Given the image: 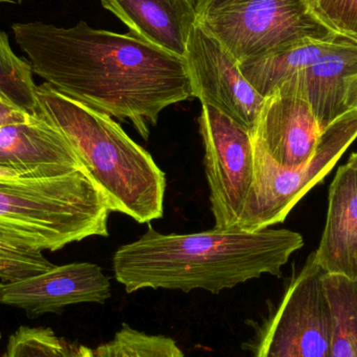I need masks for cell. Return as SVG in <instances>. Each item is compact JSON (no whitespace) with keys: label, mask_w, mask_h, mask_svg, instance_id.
<instances>
[{"label":"cell","mask_w":357,"mask_h":357,"mask_svg":"<svg viewBox=\"0 0 357 357\" xmlns=\"http://www.w3.org/2000/svg\"><path fill=\"white\" fill-rule=\"evenodd\" d=\"M345 107L347 111L357 109V73L348 81L346 87Z\"/></svg>","instance_id":"25"},{"label":"cell","mask_w":357,"mask_h":357,"mask_svg":"<svg viewBox=\"0 0 357 357\" xmlns=\"http://www.w3.org/2000/svg\"><path fill=\"white\" fill-rule=\"evenodd\" d=\"M308 13L328 33L357 44V0H305Z\"/></svg>","instance_id":"21"},{"label":"cell","mask_w":357,"mask_h":357,"mask_svg":"<svg viewBox=\"0 0 357 357\" xmlns=\"http://www.w3.org/2000/svg\"><path fill=\"white\" fill-rule=\"evenodd\" d=\"M54 264L43 252L18 247L0 233V280H20L45 272Z\"/></svg>","instance_id":"22"},{"label":"cell","mask_w":357,"mask_h":357,"mask_svg":"<svg viewBox=\"0 0 357 357\" xmlns=\"http://www.w3.org/2000/svg\"><path fill=\"white\" fill-rule=\"evenodd\" d=\"M2 357H96L93 349L59 337L52 329L22 326L10 335Z\"/></svg>","instance_id":"19"},{"label":"cell","mask_w":357,"mask_h":357,"mask_svg":"<svg viewBox=\"0 0 357 357\" xmlns=\"http://www.w3.org/2000/svg\"><path fill=\"white\" fill-rule=\"evenodd\" d=\"M314 259L325 274L357 280V171L337 169L328 195L326 224Z\"/></svg>","instance_id":"14"},{"label":"cell","mask_w":357,"mask_h":357,"mask_svg":"<svg viewBox=\"0 0 357 357\" xmlns=\"http://www.w3.org/2000/svg\"><path fill=\"white\" fill-rule=\"evenodd\" d=\"M341 39L333 33L324 38H303L239 63V67L250 84L266 98L279 84L312 66Z\"/></svg>","instance_id":"16"},{"label":"cell","mask_w":357,"mask_h":357,"mask_svg":"<svg viewBox=\"0 0 357 357\" xmlns=\"http://www.w3.org/2000/svg\"><path fill=\"white\" fill-rule=\"evenodd\" d=\"M347 165L357 171V152L352 153L351 156L349 157V160H348Z\"/></svg>","instance_id":"26"},{"label":"cell","mask_w":357,"mask_h":357,"mask_svg":"<svg viewBox=\"0 0 357 357\" xmlns=\"http://www.w3.org/2000/svg\"><path fill=\"white\" fill-rule=\"evenodd\" d=\"M31 115L20 107L15 105L0 91V127L8 123H21L26 121Z\"/></svg>","instance_id":"23"},{"label":"cell","mask_w":357,"mask_h":357,"mask_svg":"<svg viewBox=\"0 0 357 357\" xmlns=\"http://www.w3.org/2000/svg\"><path fill=\"white\" fill-rule=\"evenodd\" d=\"M2 1H6V0H0V2H2ZM19 1H21V0H19Z\"/></svg>","instance_id":"27"},{"label":"cell","mask_w":357,"mask_h":357,"mask_svg":"<svg viewBox=\"0 0 357 357\" xmlns=\"http://www.w3.org/2000/svg\"><path fill=\"white\" fill-rule=\"evenodd\" d=\"M303 245V236L289 229L213 227L191 234H161L150 226L115 251L112 266L129 294L144 289L218 294L264 275L280 277Z\"/></svg>","instance_id":"2"},{"label":"cell","mask_w":357,"mask_h":357,"mask_svg":"<svg viewBox=\"0 0 357 357\" xmlns=\"http://www.w3.org/2000/svg\"><path fill=\"white\" fill-rule=\"evenodd\" d=\"M239 0H197V19L210 13L216 12L220 8L231 6Z\"/></svg>","instance_id":"24"},{"label":"cell","mask_w":357,"mask_h":357,"mask_svg":"<svg viewBox=\"0 0 357 357\" xmlns=\"http://www.w3.org/2000/svg\"><path fill=\"white\" fill-rule=\"evenodd\" d=\"M356 73L357 44L343 38L312 66L301 70L308 100L322 131L348 112L346 87Z\"/></svg>","instance_id":"15"},{"label":"cell","mask_w":357,"mask_h":357,"mask_svg":"<svg viewBox=\"0 0 357 357\" xmlns=\"http://www.w3.org/2000/svg\"><path fill=\"white\" fill-rule=\"evenodd\" d=\"M33 75L29 60L13 52L8 36L0 31V91L29 114H37L39 102Z\"/></svg>","instance_id":"18"},{"label":"cell","mask_w":357,"mask_h":357,"mask_svg":"<svg viewBox=\"0 0 357 357\" xmlns=\"http://www.w3.org/2000/svg\"><path fill=\"white\" fill-rule=\"evenodd\" d=\"M322 133L301 71L279 84L264 98L251 130L253 142L284 167L305 165L314 155Z\"/></svg>","instance_id":"10"},{"label":"cell","mask_w":357,"mask_h":357,"mask_svg":"<svg viewBox=\"0 0 357 357\" xmlns=\"http://www.w3.org/2000/svg\"><path fill=\"white\" fill-rule=\"evenodd\" d=\"M108 204L87 169L56 177L0 180V233L36 251L108 237Z\"/></svg>","instance_id":"4"},{"label":"cell","mask_w":357,"mask_h":357,"mask_svg":"<svg viewBox=\"0 0 357 357\" xmlns=\"http://www.w3.org/2000/svg\"><path fill=\"white\" fill-rule=\"evenodd\" d=\"M357 138V109L323 131L312 158L298 167L277 165L253 142L254 178L237 228L259 231L284 222L298 202L321 182Z\"/></svg>","instance_id":"5"},{"label":"cell","mask_w":357,"mask_h":357,"mask_svg":"<svg viewBox=\"0 0 357 357\" xmlns=\"http://www.w3.org/2000/svg\"><path fill=\"white\" fill-rule=\"evenodd\" d=\"M93 352L96 357H184L178 344L171 337L149 335L127 324Z\"/></svg>","instance_id":"20"},{"label":"cell","mask_w":357,"mask_h":357,"mask_svg":"<svg viewBox=\"0 0 357 357\" xmlns=\"http://www.w3.org/2000/svg\"><path fill=\"white\" fill-rule=\"evenodd\" d=\"M323 276L312 253L258 327L251 357H333V312Z\"/></svg>","instance_id":"6"},{"label":"cell","mask_w":357,"mask_h":357,"mask_svg":"<svg viewBox=\"0 0 357 357\" xmlns=\"http://www.w3.org/2000/svg\"><path fill=\"white\" fill-rule=\"evenodd\" d=\"M199 131L205 150L204 165L214 227L235 228L253 182L251 132L208 105H202Z\"/></svg>","instance_id":"8"},{"label":"cell","mask_w":357,"mask_h":357,"mask_svg":"<svg viewBox=\"0 0 357 357\" xmlns=\"http://www.w3.org/2000/svg\"><path fill=\"white\" fill-rule=\"evenodd\" d=\"M193 98L214 107L251 132L264 98L215 37L195 23L184 56Z\"/></svg>","instance_id":"9"},{"label":"cell","mask_w":357,"mask_h":357,"mask_svg":"<svg viewBox=\"0 0 357 357\" xmlns=\"http://www.w3.org/2000/svg\"><path fill=\"white\" fill-rule=\"evenodd\" d=\"M15 41L33 75L84 106L130 121L144 139L167 107L193 98L182 56L131 33L44 22L15 23Z\"/></svg>","instance_id":"1"},{"label":"cell","mask_w":357,"mask_h":357,"mask_svg":"<svg viewBox=\"0 0 357 357\" xmlns=\"http://www.w3.org/2000/svg\"><path fill=\"white\" fill-rule=\"evenodd\" d=\"M111 296L110 278L91 262L54 266L27 278L0 282V303L24 310L29 318L58 314L75 304H104Z\"/></svg>","instance_id":"11"},{"label":"cell","mask_w":357,"mask_h":357,"mask_svg":"<svg viewBox=\"0 0 357 357\" xmlns=\"http://www.w3.org/2000/svg\"><path fill=\"white\" fill-rule=\"evenodd\" d=\"M39 110L70 142L111 212L138 224L162 218L167 178L152 155L112 117L92 110L43 83Z\"/></svg>","instance_id":"3"},{"label":"cell","mask_w":357,"mask_h":357,"mask_svg":"<svg viewBox=\"0 0 357 357\" xmlns=\"http://www.w3.org/2000/svg\"><path fill=\"white\" fill-rule=\"evenodd\" d=\"M333 319V357H357V280L323 276Z\"/></svg>","instance_id":"17"},{"label":"cell","mask_w":357,"mask_h":357,"mask_svg":"<svg viewBox=\"0 0 357 357\" xmlns=\"http://www.w3.org/2000/svg\"><path fill=\"white\" fill-rule=\"evenodd\" d=\"M131 35L184 58L197 21V0H100Z\"/></svg>","instance_id":"13"},{"label":"cell","mask_w":357,"mask_h":357,"mask_svg":"<svg viewBox=\"0 0 357 357\" xmlns=\"http://www.w3.org/2000/svg\"><path fill=\"white\" fill-rule=\"evenodd\" d=\"M86 169L64 134L41 112L0 127V180L46 178Z\"/></svg>","instance_id":"12"},{"label":"cell","mask_w":357,"mask_h":357,"mask_svg":"<svg viewBox=\"0 0 357 357\" xmlns=\"http://www.w3.org/2000/svg\"><path fill=\"white\" fill-rule=\"evenodd\" d=\"M197 22L238 63L303 38L331 35L308 13L305 0H239Z\"/></svg>","instance_id":"7"}]
</instances>
